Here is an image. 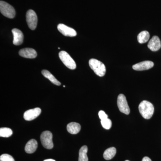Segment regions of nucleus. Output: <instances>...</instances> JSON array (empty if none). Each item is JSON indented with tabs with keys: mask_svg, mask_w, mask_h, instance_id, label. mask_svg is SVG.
Masks as SVG:
<instances>
[{
	"mask_svg": "<svg viewBox=\"0 0 161 161\" xmlns=\"http://www.w3.org/2000/svg\"><path fill=\"white\" fill-rule=\"evenodd\" d=\"M140 113L144 118L150 119L153 115L154 107L150 102L144 100L141 103L139 106Z\"/></svg>",
	"mask_w": 161,
	"mask_h": 161,
	"instance_id": "nucleus-1",
	"label": "nucleus"
},
{
	"mask_svg": "<svg viewBox=\"0 0 161 161\" xmlns=\"http://www.w3.org/2000/svg\"><path fill=\"white\" fill-rule=\"evenodd\" d=\"M89 64L92 69L96 75L99 77H103L106 72V69L104 64L99 60L92 59L89 61Z\"/></svg>",
	"mask_w": 161,
	"mask_h": 161,
	"instance_id": "nucleus-2",
	"label": "nucleus"
},
{
	"mask_svg": "<svg viewBox=\"0 0 161 161\" xmlns=\"http://www.w3.org/2000/svg\"><path fill=\"white\" fill-rule=\"evenodd\" d=\"M0 11L3 15L9 19H13L15 16V10L9 4L1 1L0 2Z\"/></svg>",
	"mask_w": 161,
	"mask_h": 161,
	"instance_id": "nucleus-3",
	"label": "nucleus"
},
{
	"mask_svg": "<svg viewBox=\"0 0 161 161\" xmlns=\"http://www.w3.org/2000/svg\"><path fill=\"white\" fill-rule=\"evenodd\" d=\"M59 58L64 64L70 69H75L76 68V63L73 58L65 51H60L59 53Z\"/></svg>",
	"mask_w": 161,
	"mask_h": 161,
	"instance_id": "nucleus-4",
	"label": "nucleus"
},
{
	"mask_svg": "<svg viewBox=\"0 0 161 161\" xmlns=\"http://www.w3.org/2000/svg\"><path fill=\"white\" fill-rule=\"evenodd\" d=\"M40 140L44 148L48 150L53 149V134L51 132L46 131L42 132L40 136Z\"/></svg>",
	"mask_w": 161,
	"mask_h": 161,
	"instance_id": "nucleus-5",
	"label": "nucleus"
},
{
	"mask_svg": "<svg viewBox=\"0 0 161 161\" xmlns=\"http://www.w3.org/2000/svg\"><path fill=\"white\" fill-rule=\"evenodd\" d=\"M26 20L30 29L34 30L37 25L38 18L36 12L32 9H29L26 12Z\"/></svg>",
	"mask_w": 161,
	"mask_h": 161,
	"instance_id": "nucleus-6",
	"label": "nucleus"
},
{
	"mask_svg": "<svg viewBox=\"0 0 161 161\" xmlns=\"http://www.w3.org/2000/svg\"><path fill=\"white\" fill-rule=\"evenodd\" d=\"M117 105L120 112L126 115H129L130 113V107L128 105V102L125 96L123 94L119 95L117 98Z\"/></svg>",
	"mask_w": 161,
	"mask_h": 161,
	"instance_id": "nucleus-7",
	"label": "nucleus"
},
{
	"mask_svg": "<svg viewBox=\"0 0 161 161\" xmlns=\"http://www.w3.org/2000/svg\"><path fill=\"white\" fill-rule=\"evenodd\" d=\"M58 31L65 36L75 37L77 36L75 30L63 24H59L58 26Z\"/></svg>",
	"mask_w": 161,
	"mask_h": 161,
	"instance_id": "nucleus-8",
	"label": "nucleus"
},
{
	"mask_svg": "<svg viewBox=\"0 0 161 161\" xmlns=\"http://www.w3.org/2000/svg\"><path fill=\"white\" fill-rule=\"evenodd\" d=\"M41 113L40 108H36L26 111L23 115L24 119L27 121H31L36 118Z\"/></svg>",
	"mask_w": 161,
	"mask_h": 161,
	"instance_id": "nucleus-9",
	"label": "nucleus"
},
{
	"mask_svg": "<svg viewBox=\"0 0 161 161\" xmlns=\"http://www.w3.org/2000/svg\"><path fill=\"white\" fill-rule=\"evenodd\" d=\"M153 65L154 63L152 61L147 60L134 64L132 66V69L136 71L146 70L152 68Z\"/></svg>",
	"mask_w": 161,
	"mask_h": 161,
	"instance_id": "nucleus-10",
	"label": "nucleus"
},
{
	"mask_svg": "<svg viewBox=\"0 0 161 161\" xmlns=\"http://www.w3.org/2000/svg\"><path fill=\"white\" fill-rule=\"evenodd\" d=\"M148 47L150 50L153 52L157 51L160 49L161 43L158 37L153 36L148 43Z\"/></svg>",
	"mask_w": 161,
	"mask_h": 161,
	"instance_id": "nucleus-11",
	"label": "nucleus"
},
{
	"mask_svg": "<svg viewBox=\"0 0 161 161\" xmlns=\"http://www.w3.org/2000/svg\"><path fill=\"white\" fill-rule=\"evenodd\" d=\"M19 55L23 58L33 59L37 56L36 52L35 50L31 48H25L20 50Z\"/></svg>",
	"mask_w": 161,
	"mask_h": 161,
	"instance_id": "nucleus-12",
	"label": "nucleus"
},
{
	"mask_svg": "<svg viewBox=\"0 0 161 161\" xmlns=\"http://www.w3.org/2000/svg\"><path fill=\"white\" fill-rule=\"evenodd\" d=\"M14 36L13 44L15 45H20L23 43L24 36L20 30L14 28L12 30Z\"/></svg>",
	"mask_w": 161,
	"mask_h": 161,
	"instance_id": "nucleus-13",
	"label": "nucleus"
},
{
	"mask_svg": "<svg viewBox=\"0 0 161 161\" xmlns=\"http://www.w3.org/2000/svg\"><path fill=\"white\" fill-rule=\"evenodd\" d=\"M38 147V143L35 139H31L28 141L25 147V150L26 153H32L36 150Z\"/></svg>",
	"mask_w": 161,
	"mask_h": 161,
	"instance_id": "nucleus-14",
	"label": "nucleus"
},
{
	"mask_svg": "<svg viewBox=\"0 0 161 161\" xmlns=\"http://www.w3.org/2000/svg\"><path fill=\"white\" fill-rule=\"evenodd\" d=\"M81 127L80 124L76 122L70 123L67 126L68 132L72 134H76L80 132Z\"/></svg>",
	"mask_w": 161,
	"mask_h": 161,
	"instance_id": "nucleus-15",
	"label": "nucleus"
},
{
	"mask_svg": "<svg viewBox=\"0 0 161 161\" xmlns=\"http://www.w3.org/2000/svg\"><path fill=\"white\" fill-rule=\"evenodd\" d=\"M42 74L44 77L49 79L54 84L57 86H60L61 84L60 81H58L54 76L48 71L47 70H43L42 71Z\"/></svg>",
	"mask_w": 161,
	"mask_h": 161,
	"instance_id": "nucleus-16",
	"label": "nucleus"
},
{
	"mask_svg": "<svg viewBox=\"0 0 161 161\" xmlns=\"http://www.w3.org/2000/svg\"><path fill=\"white\" fill-rule=\"evenodd\" d=\"M116 150L115 147H110L108 148L103 153V158L107 160L112 159L116 154Z\"/></svg>",
	"mask_w": 161,
	"mask_h": 161,
	"instance_id": "nucleus-17",
	"label": "nucleus"
},
{
	"mask_svg": "<svg viewBox=\"0 0 161 161\" xmlns=\"http://www.w3.org/2000/svg\"><path fill=\"white\" fill-rule=\"evenodd\" d=\"M150 35L149 32L144 31L141 32L137 36V40L140 43H147L150 39Z\"/></svg>",
	"mask_w": 161,
	"mask_h": 161,
	"instance_id": "nucleus-18",
	"label": "nucleus"
},
{
	"mask_svg": "<svg viewBox=\"0 0 161 161\" xmlns=\"http://www.w3.org/2000/svg\"><path fill=\"white\" fill-rule=\"evenodd\" d=\"M88 148L86 146H84L80 148L79 152L78 161H88V158L87 155Z\"/></svg>",
	"mask_w": 161,
	"mask_h": 161,
	"instance_id": "nucleus-19",
	"label": "nucleus"
},
{
	"mask_svg": "<svg viewBox=\"0 0 161 161\" xmlns=\"http://www.w3.org/2000/svg\"><path fill=\"white\" fill-rule=\"evenodd\" d=\"M12 134V130L9 128H2L0 129V136L1 137H9Z\"/></svg>",
	"mask_w": 161,
	"mask_h": 161,
	"instance_id": "nucleus-20",
	"label": "nucleus"
},
{
	"mask_svg": "<svg viewBox=\"0 0 161 161\" xmlns=\"http://www.w3.org/2000/svg\"><path fill=\"white\" fill-rule=\"evenodd\" d=\"M101 123L103 127L106 130H109L112 127V121L108 118L101 120Z\"/></svg>",
	"mask_w": 161,
	"mask_h": 161,
	"instance_id": "nucleus-21",
	"label": "nucleus"
},
{
	"mask_svg": "<svg viewBox=\"0 0 161 161\" xmlns=\"http://www.w3.org/2000/svg\"><path fill=\"white\" fill-rule=\"evenodd\" d=\"M1 161H15L13 157L8 154H3L0 156Z\"/></svg>",
	"mask_w": 161,
	"mask_h": 161,
	"instance_id": "nucleus-22",
	"label": "nucleus"
},
{
	"mask_svg": "<svg viewBox=\"0 0 161 161\" xmlns=\"http://www.w3.org/2000/svg\"><path fill=\"white\" fill-rule=\"evenodd\" d=\"M98 116H99L101 120L108 118V115L106 114L105 112H104L103 111H102V110L99 111L98 112Z\"/></svg>",
	"mask_w": 161,
	"mask_h": 161,
	"instance_id": "nucleus-23",
	"label": "nucleus"
},
{
	"mask_svg": "<svg viewBox=\"0 0 161 161\" xmlns=\"http://www.w3.org/2000/svg\"><path fill=\"white\" fill-rule=\"evenodd\" d=\"M142 161H152L151 159L149 158L148 157H145L142 160Z\"/></svg>",
	"mask_w": 161,
	"mask_h": 161,
	"instance_id": "nucleus-24",
	"label": "nucleus"
},
{
	"mask_svg": "<svg viewBox=\"0 0 161 161\" xmlns=\"http://www.w3.org/2000/svg\"><path fill=\"white\" fill-rule=\"evenodd\" d=\"M43 161H56L55 160L52 159H46Z\"/></svg>",
	"mask_w": 161,
	"mask_h": 161,
	"instance_id": "nucleus-25",
	"label": "nucleus"
},
{
	"mask_svg": "<svg viewBox=\"0 0 161 161\" xmlns=\"http://www.w3.org/2000/svg\"><path fill=\"white\" fill-rule=\"evenodd\" d=\"M63 87H65V86H64V85L63 86Z\"/></svg>",
	"mask_w": 161,
	"mask_h": 161,
	"instance_id": "nucleus-26",
	"label": "nucleus"
},
{
	"mask_svg": "<svg viewBox=\"0 0 161 161\" xmlns=\"http://www.w3.org/2000/svg\"><path fill=\"white\" fill-rule=\"evenodd\" d=\"M125 161H129V160H125Z\"/></svg>",
	"mask_w": 161,
	"mask_h": 161,
	"instance_id": "nucleus-27",
	"label": "nucleus"
}]
</instances>
